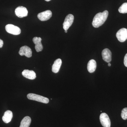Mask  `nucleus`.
<instances>
[{
  "label": "nucleus",
  "mask_w": 127,
  "mask_h": 127,
  "mask_svg": "<svg viewBox=\"0 0 127 127\" xmlns=\"http://www.w3.org/2000/svg\"><path fill=\"white\" fill-rule=\"evenodd\" d=\"M108 15V12L105 10L102 12H99L95 15L92 22L93 26L97 28L104 24Z\"/></svg>",
  "instance_id": "1"
},
{
  "label": "nucleus",
  "mask_w": 127,
  "mask_h": 127,
  "mask_svg": "<svg viewBox=\"0 0 127 127\" xmlns=\"http://www.w3.org/2000/svg\"><path fill=\"white\" fill-rule=\"evenodd\" d=\"M27 97L29 100H34L44 103H48L49 102V99L41 95L30 93L28 94Z\"/></svg>",
  "instance_id": "2"
},
{
  "label": "nucleus",
  "mask_w": 127,
  "mask_h": 127,
  "mask_svg": "<svg viewBox=\"0 0 127 127\" xmlns=\"http://www.w3.org/2000/svg\"><path fill=\"white\" fill-rule=\"evenodd\" d=\"M5 30L8 33L14 35H19L21 32V30L20 28L11 24H8L6 25Z\"/></svg>",
  "instance_id": "3"
},
{
  "label": "nucleus",
  "mask_w": 127,
  "mask_h": 127,
  "mask_svg": "<svg viewBox=\"0 0 127 127\" xmlns=\"http://www.w3.org/2000/svg\"><path fill=\"white\" fill-rule=\"evenodd\" d=\"M100 120L101 124L103 127H111V121L106 113H103L101 114Z\"/></svg>",
  "instance_id": "4"
},
{
  "label": "nucleus",
  "mask_w": 127,
  "mask_h": 127,
  "mask_svg": "<svg viewBox=\"0 0 127 127\" xmlns=\"http://www.w3.org/2000/svg\"><path fill=\"white\" fill-rule=\"evenodd\" d=\"M116 37L120 42H124L127 39V29L122 28L119 30L116 34Z\"/></svg>",
  "instance_id": "5"
},
{
  "label": "nucleus",
  "mask_w": 127,
  "mask_h": 127,
  "mask_svg": "<svg viewBox=\"0 0 127 127\" xmlns=\"http://www.w3.org/2000/svg\"><path fill=\"white\" fill-rule=\"evenodd\" d=\"M74 21V16L72 14H68L66 17L63 23V28L65 31L69 29L72 25Z\"/></svg>",
  "instance_id": "6"
},
{
  "label": "nucleus",
  "mask_w": 127,
  "mask_h": 127,
  "mask_svg": "<svg viewBox=\"0 0 127 127\" xmlns=\"http://www.w3.org/2000/svg\"><path fill=\"white\" fill-rule=\"evenodd\" d=\"M16 15L18 17L23 18L27 16L28 11L26 7L22 6H19L17 7L15 10Z\"/></svg>",
  "instance_id": "7"
},
{
  "label": "nucleus",
  "mask_w": 127,
  "mask_h": 127,
  "mask_svg": "<svg viewBox=\"0 0 127 127\" xmlns=\"http://www.w3.org/2000/svg\"><path fill=\"white\" fill-rule=\"evenodd\" d=\"M52 16V12L50 10H47L39 13L37 15V17L39 20L42 21L49 20Z\"/></svg>",
  "instance_id": "8"
},
{
  "label": "nucleus",
  "mask_w": 127,
  "mask_h": 127,
  "mask_svg": "<svg viewBox=\"0 0 127 127\" xmlns=\"http://www.w3.org/2000/svg\"><path fill=\"white\" fill-rule=\"evenodd\" d=\"M32 52L31 48L27 46L21 47L19 51V54L21 56H25L28 58L32 56Z\"/></svg>",
  "instance_id": "9"
},
{
  "label": "nucleus",
  "mask_w": 127,
  "mask_h": 127,
  "mask_svg": "<svg viewBox=\"0 0 127 127\" xmlns=\"http://www.w3.org/2000/svg\"><path fill=\"white\" fill-rule=\"evenodd\" d=\"M103 59L107 63H110L112 61V53L108 48H105L102 52Z\"/></svg>",
  "instance_id": "10"
},
{
  "label": "nucleus",
  "mask_w": 127,
  "mask_h": 127,
  "mask_svg": "<svg viewBox=\"0 0 127 127\" xmlns=\"http://www.w3.org/2000/svg\"><path fill=\"white\" fill-rule=\"evenodd\" d=\"M33 42L35 44V49L37 52L41 51L43 49V47L41 41V38L40 37H35L32 39Z\"/></svg>",
  "instance_id": "11"
},
{
  "label": "nucleus",
  "mask_w": 127,
  "mask_h": 127,
  "mask_svg": "<svg viewBox=\"0 0 127 127\" xmlns=\"http://www.w3.org/2000/svg\"><path fill=\"white\" fill-rule=\"evenodd\" d=\"M22 75L24 77L30 79H35L36 78V75L35 72L32 70H25L22 72Z\"/></svg>",
  "instance_id": "12"
},
{
  "label": "nucleus",
  "mask_w": 127,
  "mask_h": 127,
  "mask_svg": "<svg viewBox=\"0 0 127 127\" xmlns=\"http://www.w3.org/2000/svg\"><path fill=\"white\" fill-rule=\"evenodd\" d=\"M62 64V61L61 59H56L54 62L52 66V71L55 73L59 71Z\"/></svg>",
  "instance_id": "13"
},
{
  "label": "nucleus",
  "mask_w": 127,
  "mask_h": 127,
  "mask_svg": "<svg viewBox=\"0 0 127 127\" xmlns=\"http://www.w3.org/2000/svg\"><path fill=\"white\" fill-rule=\"evenodd\" d=\"M13 117V114L11 111L8 110L6 111L2 117V120L5 123H8L11 121Z\"/></svg>",
  "instance_id": "14"
},
{
  "label": "nucleus",
  "mask_w": 127,
  "mask_h": 127,
  "mask_svg": "<svg viewBox=\"0 0 127 127\" xmlns=\"http://www.w3.org/2000/svg\"><path fill=\"white\" fill-rule=\"evenodd\" d=\"M96 68V63L95 60L92 59L88 62L87 69L89 72L92 73L95 72Z\"/></svg>",
  "instance_id": "15"
},
{
  "label": "nucleus",
  "mask_w": 127,
  "mask_h": 127,
  "mask_svg": "<svg viewBox=\"0 0 127 127\" xmlns=\"http://www.w3.org/2000/svg\"><path fill=\"white\" fill-rule=\"evenodd\" d=\"M31 123V119L30 117L26 116L21 122L20 127H29Z\"/></svg>",
  "instance_id": "16"
},
{
  "label": "nucleus",
  "mask_w": 127,
  "mask_h": 127,
  "mask_svg": "<svg viewBox=\"0 0 127 127\" xmlns=\"http://www.w3.org/2000/svg\"><path fill=\"white\" fill-rule=\"evenodd\" d=\"M119 12L122 14H125L127 13V2L123 3L119 7L118 9Z\"/></svg>",
  "instance_id": "17"
},
{
  "label": "nucleus",
  "mask_w": 127,
  "mask_h": 127,
  "mask_svg": "<svg viewBox=\"0 0 127 127\" xmlns=\"http://www.w3.org/2000/svg\"><path fill=\"white\" fill-rule=\"evenodd\" d=\"M121 117L124 120H127V108H125L122 109V113H121Z\"/></svg>",
  "instance_id": "18"
},
{
  "label": "nucleus",
  "mask_w": 127,
  "mask_h": 127,
  "mask_svg": "<svg viewBox=\"0 0 127 127\" xmlns=\"http://www.w3.org/2000/svg\"><path fill=\"white\" fill-rule=\"evenodd\" d=\"M124 65L125 66L127 67V53L125 55L124 58Z\"/></svg>",
  "instance_id": "19"
},
{
  "label": "nucleus",
  "mask_w": 127,
  "mask_h": 127,
  "mask_svg": "<svg viewBox=\"0 0 127 127\" xmlns=\"http://www.w3.org/2000/svg\"><path fill=\"white\" fill-rule=\"evenodd\" d=\"M3 44H4V42H3V41L0 39V48L2 47Z\"/></svg>",
  "instance_id": "20"
},
{
  "label": "nucleus",
  "mask_w": 127,
  "mask_h": 127,
  "mask_svg": "<svg viewBox=\"0 0 127 127\" xmlns=\"http://www.w3.org/2000/svg\"><path fill=\"white\" fill-rule=\"evenodd\" d=\"M108 66H111V64H110V63H108Z\"/></svg>",
  "instance_id": "21"
},
{
  "label": "nucleus",
  "mask_w": 127,
  "mask_h": 127,
  "mask_svg": "<svg viewBox=\"0 0 127 127\" xmlns=\"http://www.w3.org/2000/svg\"><path fill=\"white\" fill-rule=\"evenodd\" d=\"M45 0L46 1H51V0Z\"/></svg>",
  "instance_id": "22"
},
{
  "label": "nucleus",
  "mask_w": 127,
  "mask_h": 127,
  "mask_svg": "<svg viewBox=\"0 0 127 127\" xmlns=\"http://www.w3.org/2000/svg\"><path fill=\"white\" fill-rule=\"evenodd\" d=\"M65 32H66V33H67V30H65Z\"/></svg>",
  "instance_id": "23"
}]
</instances>
